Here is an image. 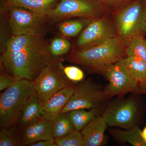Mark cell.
Wrapping results in <instances>:
<instances>
[{
  "mask_svg": "<svg viewBox=\"0 0 146 146\" xmlns=\"http://www.w3.org/2000/svg\"><path fill=\"white\" fill-rule=\"evenodd\" d=\"M127 56L139 58L146 62V39L143 35H138L130 39L127 44Z\"/></svg>",
  "mask_w": 146,
  "mask_h": 146,
  "instance_id": "obj_24",
  "label": "cell"
},
{
  "mask_svg": "<svg viewBox=\"0 0 146 146\" xmlns=\"http://www.w3.org/2000/svg\"><path fill=\"white\" fill-rule=\"evenodd\" d=\"M137 105L133 98L112 103L103 113V117L108 125L125 129L135 125Z\"/></svg>",
  "mask_w": 146,
  "mask_h": 146,
  "instance_id": "obj_11",
  "label": "cell"
},
{
  "mask_svg": "<svg viewBox=\"0 0 146 146\" xmlns=\"http://www.w3.org/2000/svg\"><path fill=\"white\" fill-rule=\"evenodd\" d=\"M8 7L9 21L13 35H44L47 31V24L50 22L47 15L21 7Z\"/></svg>",
  "mask_w": 146,
  "mask_h": 146,
  "instance_id": "obj_7",
  "label": "cell"
},
{
  "mask_svg": "<svg viewBox=\"0 0 146 146\" xmlns=\"http://www.w3.org/2000/svg\"><path fill=\"white\" fill-rule=\"evenodd\" d=\"M52 121L47 119L42 116L33 122L19 129L24 145L29 146L38 141L53 138Z\"/></svg>",
  "mask_w": 146,
  "mask_h": 146,
  "instance_id": "obj_12",
  "label": "cell"
},
{
  "mask_svg": "<svg viewBox=\"0 0 146 146\" xmlns=\"http://www.w3.org/2000/svg\"><path fill=\"white\" fill-rule=\"evenodd\" d=\"M92 21L84 18L63 21L58 26V30L63 37H72L78 35Z\"/></svg>",
  "mask_w": 146,
  "mask_h": 146,
  "instance_id": "obj_21",
  "label": "cell"
},
{
  "mask_svg": "<svg viewBox=\"0 0 146 146\" xmlns=\"http://www.w3.org/2000/svg\"><path fill=\"white\" fill-rule=\"evenodd\" d=\"M119 36L115 22L109 13L94 19L82 32L75 49L94 46L108 39Z\"/></svg>",
  "mask_w": 146,
  "mask_h": 146,
  "instance_id": "obj_9",
  "label": "cell"
},
{
  "mask_svg": "<svg viewBox=\"0 0 146 146\" xmlns=\"http://www.w3.org/2000/svg\"><path fill=\"white\" fill-rule=\"evenodd\" d=\"M63 66L59 59L54 60L33 81V91L43 103L63 88L72 84L63 72Z\"/></svg>",
  "mask_w": 146,
  "mask_h": 146,
  "instance_id": "obj_6",
  "label": "cell"
},
{
  "mask_svg": "<svg viewBox=\"0 0 146 146\" xmlns=\"http://www.w3.org/2000/svg\"><path fill=\"white\" fill-rule=\"evenodd\" d=\"M54 59L42 35H13L1 56L2 70L16 79L34 81Z\"/></svg>",
  "mask_w": 146,
  "mask_h": 146,
  "instance_id": "obj_1",
  "label": "cell"
},
{
  "mask_svg": "<svg viewBox=\"0 0 146 146\" xmlns=\"http://www.w3.org/2000/svg\"><path fill=\"white\" fill-rule=\"evenodd\" d=\"M108 13L97 0H60L47 16L50 23H55L72 18L93 20Z\"/></svg>",
  "mask_w": 146,
  "mask_h": 146,
  "instance_id": "obj_5",
  "label": "cell"
},
{
  "mask_svg": "<svg viewBox=\"0 0 146 146\" xmlns=\"http://www.w3.org/2000/svg\"><path fill=\"white\" fill-rule=\"evenodd\" d=\"M33 92V81L17 80L0 96V126L16 125L23 108Z\"/></svg>",
  "mask_w": 146,
  "mask_h": 146,
  "instance_id": "obj_3",
  "label": "cell"
},
{
  "mask_svg": "<svg viewBox=\"0 0 146 146\" xmlns=\"http://www.w3.org/2000/svg\"><path fill=\"white\" fill-rule=\"evenodd\" d=\"M70 42L65 37H56L53 39L49 44V49L55 59L67 54L70 50Z\"/></svg>",
  "mask_w": 146,
  "mask_h": 146,
  "instance_id": "obj_25",
  "label": "cell"
},
{
  "mask_svg": "<svg viewBox=\"0 0 146 146\" xmlns=\"http://www.w3.org/2000/svg\"><path fill=\"white\" fill-rule=\"evenodd\" d=\"M20 129L16 125L1 128L0 131V146H24Z\"/></svg>",
  "mask_w": 146,
  "mask_h": 146,
  "instance_id": "obj_23",
  "label": "cell"
},
{
  "mask_svg": "<svg viewBox=\"0 0 146 146\" xmlns=\"http://www.w3.org/2000/svg\"><path fill=\"white\" fill-rule=\"evenodd\" d=\"M123 60L133 78L139 84H143L146 80V62L133 56H126Z\"/></svg>",
  "mask_w": 146,
  "mask_h": 146,
  "instance_id": "obj_20",
  "label": "cell"
},
{
  "mask_svg": "<svg viewBox=\"0 0 146 146\" xmlns=\"http://www.w3.org/2000/svg\"><path fill=\"white\" fill-rule=\"evenodd\" d=\"M9 21V9L6 2L1 1L0 8V50L1 54L13 36Z\"/></svg>",
  "mask_w": 146,
  "mask_h": 146,
  "instance_id": "obj_17",
  "label": "cell"
},
{
  "mask_svg": "<svg viewBox=\"0 0 146 146\" xmlns=\"http://www.w3.org/2000/svg\"><path fill=\"white\" fill-rule=\"evenodd\" d=\"M60 0H6L8 6L21 7L35 13L48 15Z\"/></svg>",
  "mask_w": 146,
  "mask_h": 146,
  "instance_id": "obj_15",
  "label": "cell"
},
{
  "mask_svg": "<svg viewBox=\"0 0 146 146\" xmlns=\"http://www.w3.org/2000/svg\"><path fill=\"white\" fill-rule=\"evenodd\" d=\"M108 98L104 90L93 82L89 80L82 81L76 86L70 99L60 113L100 108Z\"/></svg>",
  "mask_w": 146,
  "mask_h": 146,
  "instance_id": "obj_10",
  "label": "cell"
},
{
  "mask_svg": "<svg viewBox=\"0 0 146 146\" xmlns=\"http://www.w3.org/2000/svg\"><path fill=\"white\" fill-rule=\"evenodd\" d=\"M108 125L102 116H98L81 130L85 146H99L102 144Z\"/></svg>",
  "mask_w": 146,
  "mask_h": 146,
  "instance_id": "obj_14",
  "label": "cell"
},
{
  "mask_svg": "<svg viewBox=\"0 0 146 146\" xmlns=\"http://www.w3.org/2000/svg\"><path fill=\"white\" fill-rule=\"evenodd\" d=\"M145 4H146V14H145V28H144V35H146V0H145Z\"/></svg>",
  "mask_w": 146,
  "mask_h": 146,
  "instance_id": "obj_32",
  "label": "cell"
},
{
  "mask_svg": "<svg viewBox=\"0 0 146 146\" xmlns=\"http://www.w3.org/2000/svg\"><path fill=\"white\" fill-rule=\"evenodd\" d=\"M99 112L100 108H98L89 110H75L68 113L69 119L75 130L80 131L94 118L99 116Z\"/></svg>",
  "mask_w": 146,
  "mask_h": 146,
  "instance_id": "obj_19",
  "label": "cell"
},
{
  "mask_svg": "<svg viewBox=\"0 0 146 146\" xmlns=\"http://www.w3.org/2000/svg\"><path fill=\"white\" fill-rule=\"evenodd\" d=\"M143 84H145V86L146 87V80L145 82H144V83Z\"/></svg>",
  "mask_w": 146,
  "mask_h": 146,
  "instance_id": "obj_33",
  "label": "cell"
},
{
  "mask_svg": "<svg viewBox=\"0 0 146 146\" xmlns=\"http://www.w3.org/2000/svg\"><path fill=\"white\" fill-rule=\"evenodd\" d=\"M109 12L114 13L134 0H97Z\"/></svg>",
  "mask_w": 146,
  "mask_h": 146,
  "instance_id": "obj_28",
  "label": "cell"
},
{
  "mask_svg": "<svg viewBox=\"0 0 146 146\" xmlns=\"http://www.w3.org/2000/svg\"><path fill=\"white\" fill-rule=\"evenodd\" d=\"M110 131L113 137L119 142H127L133 146H146L141 135L142 131L138 126L125 130L113 129Z\"/></svg>",
  "mask_w": 146,
  "mask_h": 146,
  "instance_id": "obj_18",
  "label": "cell"
},
{
  "mask_svg": "<svg viewBox=\"0 0 146 146\" xmlns=\"http://www.w3.org/2000/svg\"><path fill=\"white\" fill-rule=\"evenodd\" d=\"M18 79L2 70L0 75V91L8 89L16 82Z\"/></svg>",
  "mask_w": 146,
  "mask_h": 146,
  "instance_id": "obj_29",
  "label": "cell"
},
{
  "mask_svg": "<svg viewBox=\"0 0 146 146\" xmlns=\"http://www.w3.org/2000/svg\"><path fill=\"white\" fill-rule=\"evenodd\" d=\"M127 44L119 36L86 48L74 49L68 57L71 63L99 72L125 57Z\"/></svg>",
  "mask_w": 146,
  "mask_h": 146,
  "instance_id": "obj_2",
  "label": "cell"
},
{
  "mask_svg": "<svg viewBox=\"0 0 146 146\" xmlns=\"http://www.w3.org/2000/svg\"><path fill=\"white\" fill-rule=\"evenodd\" d=\"M54 140L57 146H85L83 136L80 131L75 130Z\"/></svg>",
  "mask_w": 146,
  "mask_h": 146,
  "instance_id": "obj_26",
  "label": "cell"
},
{
  "mask_svg": "<svg viewBox=\"0 0 146 146\" xmlns=\"http://www.w3.org/2000/svg\"><path fill=\"white\" fill-rule=\"evenodd\" d=\"M63 70L66 77L72 82H81L84 78V73L78 67L74 66H63Z\"/></svg>",
  "mask_w": 146,
  "mask_h": 146,
  "instance_id": "obj_27",
  "label": "cell"
},
{
  "mask_svg": "<svg viewBox=\"0 0 146 146\" xmlns=\"http://www.w3.org/2000/svg\"><path fill=\"white\" fill-rule=\"evenodd\" d=\"M145 12V0H134L113 13L118 35L127 44L134 36L144 35Z\"/></svg>",
  "mask_w": 146,
  "mask_h": 146,
  "instance_id": "obj_4",
  "label": "cell"
},
{
  "mask_svg": "<svg viewBox=\"0 0 146 146\" xmlns=\"http://www.w3.org/2000/svg\"><path fill=\"white\" fill-rule=\"evenodd\" d=\"M30 146H57L54 138L49 140H42L33 143Z\"/></svg>",
  "mask_w": 146,
  "mask_h": 146,
  "instance_id": "obj_30",
  "label": "cell"
},
{
  "mask_svg": "<svg viewBox=\"0 0 146 146\" xmlns=\"http://www.w3.org/2000/svg\"><path fill=\"white\" fill-rule=\"evenodd\" d=\"M76 86L71 84L54 94L44 104V115L47 119L53 121L60 114L69 102Z\"/></svg>",
  "mask_w": 146,
  "mask_h": 146,
  "instance_id": "obj_13",
  "label": "cell"
},
{
  "mask_svg": "<svg viewBox=\"0 0 146 146\" xmlns=\"http://www.w3.org/2000/svg\"><path fill=\"white\" fill-rule=\"evenodd\" d=\"M44 115V103L33 91L22 110L19 121V129L29 124Z\"/></svg>",
  "mask_w": 146,
  "mask_h": 146,
  "instance_id": "obj_16",
  "label": "cell"
},
{
  "mask_svg": "<svg viewBox=\"0 0 146 146\" xmlns=\"http://www.w3.org/2000/svg\"><path fill=\"white\" fill-rule=\"evenodd\" d=\"M141 135H142V137L144 141L146 144V126L144 128V129L141 132Z\"/></svg>",
  "mask_w": 146,
  "mask_h": 146,
  "instance_id": "obj_31",
  "label": "cell"
},
{
  "mask_svg": "<svg viewBox=\"0 0 146 146\" xmlns=\"http://www.w3.org/2000/svg\"><path fill=\"white\" fill-rule=\"evenodd\" d=\"M75 130L68 117V112L60 113L53 121L52 134L54 139L63 137Z\"/></svg>",
  "mask_w": 146,
  "mask_h": 146,
  "instance_id": "obj_22",
  "label": "cell"
},
{
  "mask_svg": "<svg viewBox=\"0 0 146 146\" xmlns=\"http://www.w3.org/2000/svg\"><path fill=\"white\" fill-rule=\"evenodd\" d=\"M123 59L108 65L98 72L108 81L104 90L108 98L116 95L136 92L139 89V84L131 74Z\"/></svg>",
  "mask_w": 146,
  "mask_h": 146,
  "instance_id": "obj_8",
  "label": "cell"
}]
</instances>
